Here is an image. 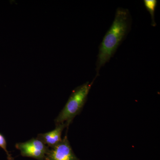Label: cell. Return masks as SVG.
<instances>
[{
    "mask_svg": "<svg viewBox=\"0 0 160 160\" xmlns=\"http://www.w3.org/2000/svg\"><path fill=\"white\" fill-rule=\"evenodd\" d=\"M132 18L128 9L118 8L114 21L103 38L99 47L96 65L97 76L101 68L114 55L131 28Z\"/></svg>",
    "mask_w": 160,
    "mask_h": 160,
    "instance_id": "obj_1",
    "label": "cell"
},
{
    "mask_svg": "<svg viewBox=\"0 0 160 160\" xmlns=\"http://www.w3.org/2000/svg\"><path fill=\"white\" fill-rule=\"evenodd\" d=\"M93 82V81L91 83L87 82L72 91L66 105L55 120L56 126L61 124L69 126L82 109Z\"/></svg>",
    "mask_w": 160,
    "mask_h": 160,
    "instance_id": "obj_2",
    "label": "cell"
},
{
    "mask_svg": "<svg viewBox=\"0 0 160 160\" xmlns=\"http://www.w3.org/2000/svg\"><path fill=\"white\" fill-rule=\"evenodd\" d=\"M16 148L20 150L21 155L33 158L38 160H45L49 148L38 138H32L25 142L18 143Z\"/></svg>",
    "mask_w": 160,
    "mask_h": 160,
    "instance_id": "obj_3",
    "label": "cell"
},
{
    "mask_svg": "<svg viewBox=\"0 0 160 160\" xmlns=\"http://www.w3.org/2000/svg\"><path fill=\"white\" fill-rule=\"evenodd\" d=\"M45 160H78L72 151L67 136L58 144L49 148Z\"/></svg>",
    "mask_w": 160,
    "mask_h": 160,
    "instance_id": "obj_4",
    "label": "cell"
},
{
    "mask_svg": "<svg viewBox=\"0 0 160 160\" xmlns=\"http://www.w3.org/2000/svg\"><path fill=\"white\" fill-rule=\"evenodd\" d=\"M66 127H68L66 124H61L56 125L55 129L52 131L44 133L38 134V139L42 142L49 148H51L58 144L62 141V132Z\"/></svg>",
    "mask_w": 160,
    "mask_h": 160,
    "instance_id": "obj_5",
    "label": "cell"
},
{
    "mask_svg": "<svg viewBox=\"0 0 160 160\" xmlns=\"http://www.w3.org/2000/svg\"><path fill=\"white\" fill-rule=\"evenodd\" d=\"M143 2L146 9L151 16L152 26L155 27L157 24L155 20V12L157 6L158 1L157 0H144Z\"/></svg>",
    "mask_w": 160,
    "mask_h": 160,
    "instance_id": "obj_6",
    "label": "cell"
},
{
    "mask_svg": "<svg viewBox=\"0 0 160 160\" xmlns=\"http://www.w3.org/2000/svg\"><path fill=\"white\" fill-rule=\"evenodd\" d=\"M0 148L2 149L6 152L7 157L11 155L7 149V143L5 137L2 133H0Z\"/></svg>",
    "mask_w": 160,
    "mask_h": 160,
    "instance_id": "obj_7",
    "label": "cell"
},
{
    "mask_svg": "<svg viewBox=\"0 0 160 160\" xmlns=\"http://www.w3.org/2000/svg\"><path fill=\"white\" fill-rule=\"evenodd\" d=\"M7 159H8V160H14V158L12 157L11 155L9 156V157H7Z\"/></svg>",
    "mask_w": 160,
    "mask_h": 160,
    "instance_id": "obj_8",
    "label": "cell"
}]
</instances>
